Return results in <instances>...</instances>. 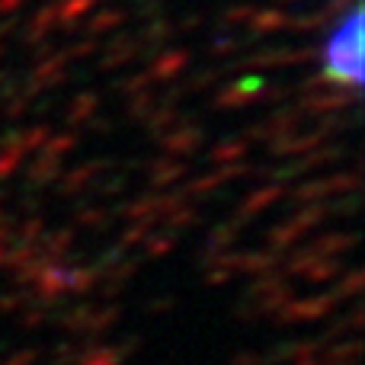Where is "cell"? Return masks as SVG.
I'll list each match as a JSON object with an SVG mask.
<instances>
[{
	"instance_id": "obj_1",
	"label": "cell",
	"mask_w": 365,
	"mask_h": 365,
	"mask_svg": "<svg viewBox=\"0 0 365 365\" xmlns=\"http://www.w3.org/2000/svg\"><path fill=\"white\" fill-rule=\"evenodd\" d=\"M362 6H349L346 16H340L334 23V29L327 32L321 45V64L324 74L334 83H343L349 90H359L365 81L362 71Z\"/></svg>"
}]
</instances>
